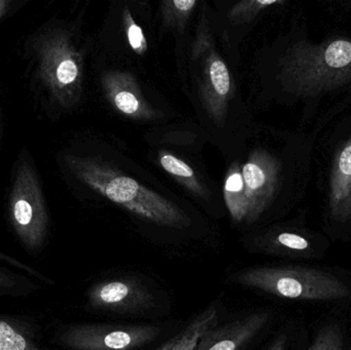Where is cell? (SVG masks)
<instances>
[{
	"mask_svg": "<svg viewBox=\"0 0 351 350\" xmlns=\"http://www.w3.org/2000/svg\"><path fill=\"white\" fill-rule=\"evenodd\" d=\"M75 41L68 24L53 18L41 23L23 43L29 90L47 118H58L82 101L84 61Z\"/></svg>",
	"mask_w": 351,
	"mask_h": 350,
	"instance_id": "1",
	"label": "cell"
},
{
	"mask_svg": "<svg viewBox=\"0 0 351 350\" xmlns=\"http://www.w3.org/2000/svg\"><path fill=\"white\" fill-rule=\"evenodd\" d=\"M58 164L75 182L145 221L176 229H184L190 225L185 212L170 199L150 190L102 160L63 152L58 154Z\"/></svg>",
	"mask_w": 351,
	"mask_h": 350,
	"instance_id": "2",
	"label": "cell"
},
{
	"mask_svg": "<svg viewBox=\"0 0 351 350\" xmlns=\"http://www.w3.org/2000/svg\"><path fill=\"white\" fill-rule=\"evenodd\" d=\"M5 213L22 246L28 252H40L49 238V205L36 162L25 147L12 164L6 190Z\"/></svg>",
	"mask_w": 351,
	"mask_h": 350,
	"instance_id": "3",
	"label": "cell"
},
{
	"mask_svg": "<svg viewBox=\"0 0 351 350\" xmlns=\"http://www.w3.org/2000/svg\"><path fill=\"white\" fill-rule=\"evenodd\" d=\"M237 285L258 290L285 299H343L350 295L348 286L331 275L299 266H258L230 275Z\"/></svg>",
	"mask_w": 351,
	"mask_h": 350,
	"instance_id": "4",
	"label": "cell"
},
{
	"mask_svg": "<svg viewBox=\"0 0 351 350\" xmlns=\"http://www.w3.org/2000/svg\"><path fill=\"white\" fill-rule=\"evenodd\" d=\"M350 74L351 42L343 39L311 49L296 47L285 59L282 70L285 82L301 92L343 82Z\"/></svg>",
	"mask_w": 351,
	"mask_h": 350,
	"instance_id": "5",
	"label": "cell"
},
{
	"mask_svg": "<svg viewBox=\"0 0 351 350\" xmlns=\"http://www.w3.org/2000/svg\"><path fill=\"white\" fill-rule=\"evenodd\" d=\"M160 334L162 329L152 324L84 323L62 331L58 343L71 350H136Z\"/></svg>",
	"mask_w": 351,
	"mask_h": 350,
	"instance_id": "6",
	"label": "cell"
},
{
	"mask_svg": "<svg viewBox=\"0 0 351 350\" xmlns=\"http://www.w3.org/2000/svg\"><path fill=\"white\" fill-rule=\"evenodd\" d=\"M88 303L98 312L127 316H143L158 308L154 292L141 279L132 275L94 284L88 291Z\"/></svg>",
	"mask_w": 351,
	"mask_h": 350,
	"instance_id": "7",
	"label": "cell"
},
{
	"mask_svg": "<svg viewBox=\"0 0 351 350\" xmlns=\"http://www.w3.org/2000/svg\"><path fill=\"white\" fill-rule=\"evenodd\" d=\"M243 181V223L259 219L274 197L278 164L267 152L256 150L241 168Z\"/></svg>",
	"mask_w": 351,
	"mask_h": 350,
	"instance_id": "8",
	"label": "cell"
},
{
	"mask_svg": "<svg viewBox=\"0 0 351 350\" xmlns=\"http://www.w3.org/2000/svg\"><path fill=\"white\" fill-rule=\"evenodd\" d=\"M269 314L257 312L213 327L200 339L195 350L245 349L269 321Z\"/></svg>",
	"mask_w": 351,
	"mask_h": 350,
	"instance_id": "9",
	"label": "cell"
},
{
	"mask_svg": "<svg viewBox=\"0 0 351 350\" xmlns=\"http://www.w3.org/2000/svg\"><path fill=\"white\" fill-rule=\"evenodd\" d=\"M199 94L202 104L210 118L221 125L227 114L228 102L232 96V82L228 68L214 51L206 58Z\"/></svg>",
	"mask_w": 351,
	"mask_h": 350,
	"instance_id": "10",
	"label": "cell"
},
{
	"mask_svg": "<svg viewBox=\"0 0 351 350\" xmlns=\"http://www.w3.org/2000/svg\"><path fill=\"white\" fill-rule=\"evenodd\" d=\"M102 86L105 96L119 112L140 121L156 118V111L146 102L131 73L107 72L102 76Z\"/></svg>",
	"mask_w": 351,
	"mask_h": 350,
	"instance_id": "11",
	"label": "cell"
},
{
	"mask_svg": "<svg viewBox=\"0 0 351 350\" xmlns=\"http://www.w3.org/2000/svg\"><path fill=\"white\" fill-rule=\"evenodd\" d=\"M330 205L336 219L346 220L351 217V139L334 162Z\"/></svg>",
	"mask_w": 351,
	"mask_h": 350,
	"instance_id": "12",
	"label": "cell"
},
{
	"mask_svg": "<svg viewBox=\"0 0 351 350\" xmlns=\"http://www.w3.org/2000/svg\"><path fill=\"white\" fill-rule=\"evenodd\" d=\"M220 302H215L192 318L185 328L156 350H195L202 337L220 322Z\"/></svg>",
	"mask_w": 351,
	"mask_h": 350,
	"instance_id": "13",
	"label": "cell"
},
{
	"mask_svg": "<svg viewBox=\"0 0 351 350\" xmlns=\"http://www.w3.org/2000/svg\"><path fill=\"white\" fill-rule=\"evenodd\" d=\"M0 350H45L16 321L0 316Z\"/></svg>",
	"mask_w": 351,
	"mask_h": 350,
	"instance_id": "14",
	"label": "cell"
},
{
	"mask_svg": "<svg viewBox=\"0 0 351 350\" xmlns=\"http://www.w3.org/2000/svg\"><path fill=\"white\" fill-rule=\"evenodd\" d=\"M243 181L241 168L232 164L227 173L224 184V199L233 221L243 223Z\"/></svg>",
	"mask_w": 351,
	"mask_h": 350,
	"instance_id": "15",
	"label": "cell"
},
{
	"mask_svg": "<svg viewBox=\"0 0 351 350\" xmlns=\"http://www.w3.org/2000/svg\"><path fill=\"white\" fill-rule=\"evenodd\" d=\"M160 166L172 175L180 183L193 191L195 195H204V190L196 178L194 171L183 160L170 153H164L160 158Z\"/></svg>",
	"mask_w": 351,
	"mask_h": 350,
	"instance_id": "16",
	"label": "cell"
},
{
	"mask_svg": "<svg viewBox=\"0 0 351 350\" xmlns=\"http://www.w3.org/2000/svg\"><path fill=\"white\" fill-rule=\"evenodd\" d=\"M30 279L0 266V297H23L38 290Z\"/></svg>",
	"mask_w": 351,
	"mask_h": 350,
	"instance_id": "17",
	"label": "cell"
},
{
	"mask_svg": "<svg viewBox=\"0 0 351 350\" xmlns=\"http://www.w3.org/2000/svg\"><path fill=\"white\" fill-rule=\"evenodd\" d=\"M282 3L278 0H247L241 1L232 6L228 14L229 20L235 24H243L253 20L258 14L265 10L267 6Z\"/></svg>",
	"mask_w": 351,
	"mask_h": 350,
	"instance_id": "18",
	"label": "cell"
},
{
	"mask_svg": "<svg viewBox=\"0 0 351 350\" xmlns=\"http://www.w3.org/2000/svg\"><path fill=\"white\" fill-rule=\"evenodd\" d=\"M197 4L195 0H173L162 2V14L167 26H182Z\"/></svg>",
	"mask_w": 351,
	"mask_h": 350,
	"instance_id": "19",
	"label": "cell"
},
{
	"mask_svg": "<svg viewBox=\"0 0 351 350\" xmlns=\"http://www.w3.org/2000/svg\"><path fill=\"white\" fill-rule=\"evenodd\" d=\"M123 25L130 47L138 55H144L147 51V40L141 27L134 21L131 12L128 10H123Z\"/></svg>",
	"mask_w": 351,
	"mask_h": 350,
	"instance_id": "20",
	"label": "cell"
},
{
	"mask_svg": "<svg viewBox=\"0 0 351 350\" xmlns=\"http://www.w3.org/2000/svg\"><path fill=\"white\" fill-rule=\"evenodd\" d=\"M309 350H343V340L336 326L326 327L317 334Z\"/></svg>",
	"mask_w": 351,
	"mask_h": 350,
	"instance_id": "21",
	"label": "cell"
},
{
	"mask_svg": "<svg viewBox=\"0 0 351 350\" xmlns=\"http://www.w3.org/2000/svg\"><path fill=\"white\" fill-rule=\"evenodd\" d=\"M0 261L10 265L12 267H14V268L21 269V271L26 273L27 275H30V277H36L39 281L43 282V283L47 284V285H53V282L51 279L45 277L43 273H39L38 271L30 266V265L18 260V259L14 258V257L10 256V255L0 252Z\"/></svg>",
	"mask_w": 351,
	"mask_h": 350,
	"instance_id": "22",
	"label": "cell"
},
{
	"mask_svg": "<svg viewBox=\"0 0 351 350\" xmlns=\"http://www.w3.org/2000/svg\"><path fill=\"white\" fill-rule=\"evenodd\" d=\"M276 244L294 251H305L309 247V242L304 238L298 234H289V232L278 234L276 238Z\"/></svg>",
	"mask_w": 351,
	"mask_h": 350,
	"instance_id": "23",
	"label": "cell"
},
{
	"mask_svg": "<svg viewBox=\"0 0 351 350\" xmlns=\"http://www.w3.org/2000/svg\"><path fill=\"white\" fill-rule=\"evenodd\" d=\"M28 0H0V24L20 12Z\"/></svg>",
	"mask_w": 351,
	"mask_h": 350,
	"instance_id": "24",
	"label": "cell"
},
{
	"mask_svg": "<svg viewBox=\"0 0 351 350\" xmlns=\"http://www.w3.org/2000/svg\"><path fill=\"white\" fill-rule=\"evenodd\" d=\"M286 349V338L285 336L278 337L267 350H285Z\"/></svg>",
	"mask_w": 351,
	"mask_h": 350,
	"instance_id": "25",
	"label": "cell"
},
{
	"mask_svg": "<svg viewBox=\"0 0 351 350\" xmlns=\"http://www.w3.org/2000/svg\"><path fill=\"white\" fill-rule=\"evenodd\" d=\"M2 132H3V121H2L1 105H0V141H1Z\"/></svg>",
	"mask_w": 351,
	"mask_h": 350,
	"instance_id": "26",
	"label": "cell"
}]
</instances>
